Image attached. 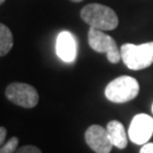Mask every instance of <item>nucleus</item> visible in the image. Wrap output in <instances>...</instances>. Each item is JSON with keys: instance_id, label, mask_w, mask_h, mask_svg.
<instances>
[{"instance_id": "nucleus-1", "label": "nucleus", "mask_w": 153, "mask_h": 153, "mask_svg": "<svg viewBox=\"0 0 153 153\" xmlns=\"http://www.w3.org/2000/svg\"><path fill=\"white\" fill-rule=\"evenodd\" d=\"M81 18L91 27L101 31H112L118 26V16L116 11L101 4H88L81 10Z\"/></svg>"}, {"instance_id": "nucleus-2", "label": "nucleus", "mask_w": 153, "mask_h": 153, "mask_svg": "<svg viewBox=\"0 0 153 153\" xmlns=\"http://www.w3.org/2000/svg\"><path fill=\"white\" fill-rule=\"evenodd\" d=\"M121 59L129 69L141 71L153 64V42L143 44L125 43L120 48Z\"/></svg>"}, {"instance_id": "nucleus-3", "label": "nucleus", "mask_w": 153, "mask_h": 153, "mask_svg": "<svg viewBox=\"0 0 153 153\" xmlns=\"http://www.w3.org/2000/svg\"><path fill=\"white\" fill-rule=\"evenodd\" d=\"M140 92L138 82L131 76H119L105 86L104 95L114 103H126L137 97Z\"/></svg>"}, {"instance_id": "nucleus-4", "label": "nucleus", "mask_w": 153, "mask_h": 153, "mask_svg": "<svg viewBox=\"0 0 153 153\" xmlns=\"http://www.w3.org/2000/svg\"><path fill=\"white\" fill-rule=\"evenodd\" d=\"M88 40L90 47L99 53H107V58L111 64H118L121 59L120 49L115 39L105 34L104 31L91 27L88 30Z\"/></svg>"}, {"instance_id": "nucleus-5", "label": "nucleus", "mask_w": 153, "mask_h": 153, "mask_svg": "<svg viewBox=\"0 0 153 153\" xmlns=\"http://www.w3.org/2000/svg\"><path fill=\"white\" fill-rule=\"evenodd\" d=\"M7 99L16 105L31 109L39 102V93L32 85L26 83H11L6 88Z\"/></svg>"}, {"instance_id": "nucleus-6", "label": "nucleus", "mask_w": 153, "mask_h": 153, "mask_svg": "<svg viewBox=\"0 0 153 153\" xmlns=\"http://www.w3.org/2000/svg\"><path fill=\"white\" fill-rule=\"evenodd\" d=\"M153 135V118L146 114H138L131 121L128 128V137L137 145L149 142Z\"/></svg>"}, {"instance_id": "nucleus-7", "label": "nucleus", "mask_w": 153, "mask_h": 153, "mask_svg": "<svg viewBox=\"0 0 153 153\" xmlns=\"http://www.w3.org/2000/svg\"><path fill=\"white\" fill-rule=\"evenodd\" d=\"M88 148L95 153H110L114 148L107 128L100 125H91L84 134Z\"/></svg>"}, {"instance_id": "nucleus-8", "label": "nucleus", "mask_w": 153, "mask_h": 153, "mask_svg": "<svg viewBox=\"0 0 153 153\" xmlns=\"http://www.w3.org/2000/svg\"><path fill=\"white\" fill-rule=\"evenodd\" d=\"M57 55L65 62H73L76 58L77 47L75 38L68 31H62L57 38Z\"/></svg>"}, {"instance_id": "nucleus-9", "label": "nucleus", "mask_w": 153, "mask_h": 153, "mask_svg": "<svg viewBox=\"0 0 153 153\" xmlns=\"http://www.w3.org/2000/svg\"><path fill=\"white\" fill-rule=\"evenodd\" d=\"M107 131L109 133V136L112 141L114 146L119 150H124L126 149L127 144H128V138L127 133L124 125L121 124L120 121L118 120H111L108 123L107 125Z\"/></svg>"}, {"instance_id": "nucleus-10", "label": "nucleus", "mask_w": 153, "mask_h": 153, "mask_svg": "<svg viewBox=\"0 0 153 153\" xmlns=\"http://www.w3.org/2000/svg\"><path fill=\"white\" fill-rule=\"evenodd\" d=\"M14 45L13 33L5 24H0V56L5 57Z\"/></svg>"}, {"instance_id": "nucleus-11", "label": "nucleus", "mask_w": 153, "mask_h": 153, "mask_svg": "<svg viewBox=\"0 0 153 153\" xmlns=\"http://www.w3.org/2000/svg\"><path fill=\"white\" fill-rule=\"evenodd\" d=\"M18 149V138L16 136L11 137L9 141L1 145L0 153H15Z\"/></svg>"}, {"instance_id": "nucleus-12", "label": "nucleus", "mask_w": 153, "mask_h": 153, "mask_svg": "<svg viewBox=\"0 0 153 153\" xmlns=\"http://www.w3.org/2000/svg\"><path fill=\"white\" fill-rule=\"evenodd\" d=\"M15 153H42V152L35 145H24L22 148L17 149Z\"/></svg>"}, {"instance_id": "nucleus-13", "label": "nucleus", "mask_w": 153, "mask_h": 153, "mask_svg": "<svg viewBox=\"0 0 153 153\" xmlns=\"http://www.w3.org/2000/svg\"><path fill=\"white\" fill-rule=\"evenodd\" d=\"M140 153H153V143H145L140 150Z\"/></svg>"}, {"instance_id": "nucleus-14", "label": "nucleus", "mask_w": 153, "mask_h": 153, "mask_svg": "<svg viewBox=\"0 0 153 153\" xmlns=\"http://www.w3.org/2000/svg\"><path fill=\"white\" fill-rule=\"evenodd\" d=\"M6 135H7V129L5 127H0V145L5 144Z\"/></svg>"}, {"instance_id": "nucleus-15", "label": "nucleus", "mask_w": 153, "mask_h": 153, "mask_svg": "<svg viewBox=\"0 0 153 153\" xmlns=\"http://www.w3.org/2000/svg\"><path fill=\"white\" fill-rule=\"evenodd\" d=\"M71 1H73V2H81L83 0H71Z\"/></svg>"}, {"instance_id": "nucleus-16", "label": "nucleus", "mask_w": 153, "mask_h": 153, "mask_svg": "<svg viewBox=\"0 0 153 153\" xmlns=\"http://www.w3.org/2000/svg\"><path fill=\"white\" fill-rule=\"evenodd\" d=\"M4 2H5V0H0V4H1V5H2Z\"/></svg>"}, {"instance_id": "nucleus-17", "label": "nucleus", "mask_w": 153, "mask_h": 153, "mask_svg": "<svg viewBox=\"0 0 153 153\" xmlns=\"http://www.w3.org/2000/svg\"><path fill=\"white\" fill-rule=\"evenodd\" d=\"M152 114H153V103H152Z\"/></svg>"}]
</instances>
